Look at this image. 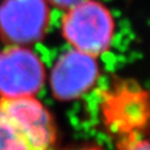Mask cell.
Returning <instances> with one entry per match:
<instances>
[{"instance_id": "2", "label": "cell", "mask_w": 150, "mask_h": 150, "mask_svg": "<svg viewBox=\"0 0 150 150\" xmlns=\"http://www.w3.org/2000/svg\"><path fill=\"white\" fill-rule=\"evenodd\" d=\"M61 32L72 49L98 57L111 46L115 20L103 4L82 0L66 10Z\"/></svg>"}, {"instance_id": "1", "label": "cell", "mask_w": 150, "mask_h": 150, "mask_svg": "<svg viewBox=\"0 0 150 150\" xmlns=\"http://www.w3.org/2000/svg\"><path fill=\"white\" fill-rule=\"evenodd\" d=\"M57 128L35 97H0V150H51Z\"/></svg>"}, {"instance_id": "8", "label": "cell", "mask_w": 150, "mask_h": 150, "mask_svg": "<svg viewBox=\"0 0 150 150\" xmlns=\"http://www.w3.org/2000/svg\"><path fill=\"white\" fill-rule=\"evenodd\" d=\"M49 5H52L57 8H60V9H64L67 10L68 8L75 6L76 4L80 2L82 0H46Z\"/></svg>"}, {"instance_id": "9", "label": "cell", "mask_w": 150, "mask_h": 150, "mask_svg": "<svg viewBox=\"0 0 150 150\" xmlns=\"http://www.w3.org/2000/svg\"><path fill=\"white\" fill-rule=\"evenodd\" d=\"M78 150H100V149H98V148H93V147H90V148H81V149H78Z\"/></svg>"}, {"instance_id": "4", "label": "cell", "mask_w": 150, "mask_h": 150, "mask_svg": "<svg viewBox=\"0 0 150 150\" xmlns=\"http://www.w3.org/2000/svg\"><path fill=\"white\" fill-rule=\"evenodd\" d=\"M45 80V64L26 46L8 45L0 51V97H35Z\"/></svg>"}, {"instance_id": "6", "label": "cell", "mask_w": 150, "mask_h": 150, "mask_svg": "<svg viewBox=\"0 0 150 150\" xmlns=\"http://www.w3.org/2000/svg\"><path fill=\"white\" fill-rule=\"evenodd\" d=\"M99 78L97 57L71 49L60 56L50 74V88L61 101L75 100L95 86Z\"/></svg>"}, {"instance_id": "7", "label": "cell", "mask_w": 150, "mask_h": 150, "mask_svg": "<svg viewBox=\"0 0 150 150\" xmlns=\"http://www.w3.org/2000/svg\"><path fill=\"white\" fill-rule=\"evenodd\" d=\"M121 150H149L148 140L142 137V134H136L128 139L120 141Z\"/></svg>"}, {"instance_id": "5", "label": "cell", "mask_w": 150, "mask_h": 150, "mask_svg": "<svg viewBox=\"0 0 150 150\" xmlns=\"http://www.w3.org/2000/svg\"><path fill=\"white\" fill-rule=\"evenodd\" d=\"M46 0H2L0 36L9 45L27 46L41 40L50 21Z\"/></svg>"}, {"instance_id": "3", "label": "cell", "mask_w": 150, "mask_h": 150, "mask_svg": "<svg viewBox=\"0 0 150 150\" xmlns=\"http://www.w3.org/2000/svg\"><path fill=\"white\" fill-rule=\"evenodd\" d=\"M101 110L106 127L120 141L142 134L149 116L148 93L134 81H125L105 95Z\"/></svg>"}]
</instances>
